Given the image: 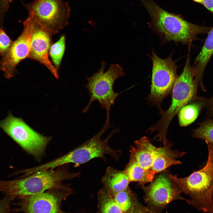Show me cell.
I'll return each mask as SVG.
<instances>
[{
	"instance_id": "20",
	"label": "cell",
	"mask_w": 213,
	"mask_h": 213,
	"mask_svg": "<svg viewBox=\"0 0 213 213\" xmlns=\"http://www.w3.org/2000/svg\"><path fill=\"white\" fill-rule=\"evenodd\" d=\"M65 37L62 35L59 40L51 44L49 54L52 61L53 65L57 69L61 64L65 47Z\"/></svg>"
},
{
	"instance_id": "2",
	"label": "cell",
	"mask_w": 213,
	"mask_h": 213,
	"mask_svg": "<svg viewBox=\"0 0 213 213\" xmlns=\"http://www.w3.org/2000/svg\"><path fill=\"white\" fill-rule=\"evenodd\" d=\"M148 12L151 24L164 42L173 41L190 46L201 34L208 33L212 27L199 26L163 9L153 0H138Z\"/></svg>"
},
{
	"instance_id": "25",
	"label": "cell",
	"mask_w": 213,
	"mask_h": 213,
	"mask_svg": "<svg viewBox=\"0 0 213 213\" xmlns=\"http://www.w3.org/2000/svg\"><path fill=\"white\" fill-rule=\"evenodd\" d=\"M128 213H154L146 206L141 204L136 199L130 211Z\"/></svg>"
},
{
	"instance_id": "28",
	"label": "cell",
	"mask_w": 213,
	"mask_h": 213,
	"mask_svg": "<svg viewBox=\"0 0 213 213\" xmlns=\"http://www.w3.org/2000/svg\"><path fill=\"white\" fill-rule=\"evenodd\" d=\"M194 1L203 5V0H192Z\"/></svg>"
},
{
	"instance_id": "21",
	"label": "cell",
	"mask_w": 213,
	"mask_h": 213,
	"mask_svg": "<svg viewBox=\"0 0 213 213\" xmlns=\"http://www.w3.org/2000/svg\"><path fill=\"white\" fill-rule=\"evenodd\" d=\"M194 138L204 140L213 145V120L201 123L199 127L193 130Z\"/></svg>"
},
{
	"instance_id": "29",
	"label": "cell",
	"mask_w": 213,
	"mask_h": 213,
	"mask_svg": "<svg viewBox=\"0 0 213 213\" xmlns=\"http://www.w3.org/2000/svg\"><path fill=\"white\" fill-rule=\"evenodd\" d=\"M212 207L213 208V191H212Z\"/></svg>"
},
{
	"instance_id": "22",
	"label": "cell",
	"mask_w": 213,
	"mask_h": 213,
	"mask_svg": "<svg viewBox=\"0 0 213 213\" xmlns=\"http://www.w3.org/2000/svg\"><path fill=\"white\" fill-rule=\"evenodd\" d=\"M13 42L3 28H0V56L3 57L7 53Z\"/></svg>"
},
{
	"instance_id": "3",
	"label": "cell",
	"mask_w": 213,
	"mask_h": 213,
	"mask_svg": "<svg viewBox=\"0 0 213 213\" xmlns=\"http://www.w3.org/2000/svg\"><path fill=\"white\" fill-rule=\"evenodd\" d=\"M199 86L195 79L188 54L183 69L178 76L173 87L170 106L167 109L162 110L160 112L162 115L160 119L146 131L149 133L156 132L155 140L163 142V144H166L168 142L166 138L167 131L175 116L183 107L191 102L203 99L197 96V88Z\"/></svg>"
},
{
	"instance_id": "15",
	"label": "cell",
	"mask_w": 213,
	"mask_h": 213,
	"mask_svg": "<svg viewBox=\"0 0 213 213\" xmlns=\"http://www.w3.org/2000/svg\"><path fill=\"white\" fill-rule=\"evenodd\" d=\"M208 35L201 51L195 58L192 67L196 81L202 84V78L206 65L213 54V27Z\"/></svg>"
},
{
	"instance_id": "23",
	"label": "cell",
	"mask_w": 213,
	"mask_h": 213,
	"mask_svg": "<svg viewBox=\"0 0 213 213\" xmlns=\"http://www.w3.org/2000/svg\"><path fill=\"white\" fill-rule=\"evenodd\" d=\"M14 200L12 197L7 196L0 199V213H9L11 204Z\"/></svg>"
},
{
	"instance_id": "19",
	"label": "cell",
	"mask_w": 213,
	"mask_h": 213,
	"mask_svg": "<svg viewBox=\"0 0 213 213\" xmlns=\"http://www.w3.org/2000/svg\"><path fill=\"white\" fill-rule=\"evenodd\" d=\"M112 194L114 201L125 213L130 212L137 199L135 194L129 187L122 191Z\"/></svg>"
},
{
	"instance_id": "11",
	"label": "cell",
	"mask_w": 213,
	"mask_h": 213,
	"mask_svg": "<svg viewBox=\"0 0 213 213\" xmlns=\"http://www.w3.org/2000/svg\"><path fill=\"white\" fill-rule=\"evenodd\" d=\"M112 126L110 122H105L103 126L96 134L69 152L68 158L70 162L75 164L76 166H78L96 158H101L107 162L105 157L106 154L118 161L121 151L112 148L108 144V141L113 135L119 131V129H114L105 139L102 140L101 139L103 135Z\"/></svg>"
},
{
	"instance_id": "4",
	"label": "cell",
	"mask_w": 213,
	"mask_h": 213,
	"mask_svg": "<svg viewBox=\"0 0 213 213\" xmlns=\"http://www.w3.org/2000/svg\"><path fill=\"white\" fill-rule=\"evenodd\" d=\"M68 164L38 172L16 180L0 182V192L14 199L19 197L34 195L49 189L60 187L62 182L79 177L80 172L72 173Z\"/></svg>"
},
{
	"instance_id": "24",
	"label": "cell",
	"mask_w": 213,
	"mask_h": 213,
	"mask_svg": "<svg viewBox=\"0 0 213 213\" xmlns=\"http://www.w3.org/2000/svg\"><path fill=\"white\" fill-rule=\"evenodd\" d=\"M12 0H0V28H2L4 17Z\"/></svg>"
},
{
	"instance_id": "27",
	"label": "cell",
	"mask_w": 213,
	"mask_h": 213,
	"mask_svg": "<svg viewBox=\"0 0 213 213\" xmlns=\"http://www.w3.org/2000/svg\"><path fill=\"white\" fill-rule=\"evenodd\" d=\"M203 5L213 14V0H203Z\"/></svg>"
},
{
	"instance_id": "13",
	"label": "cell",
	"mask_w": 213,
	"mask_h": 213,
	"mask_svg": "<svg viewBox=\"0 0 213 213\" xmlns=\"http://www.w3.org/2000/svg\"><path fill=\"white\" fill-rule=\"evenodd\" d=\"M33 20L28 17L23 22V30L13 43L7 53L0 60V69L7 79L13 77L15 68L22 60L28 58L31 46Z\"/></svg>"
},
{
	"instance_id": "6",
	"label": "cell",
	"mask_w": 213,
	"mask_h": 213,
	"mask_svg": "<svg viewBox=\"0 0 213 213\" xmlns=\"http://www.w3.org/2000/svg\"><path fill=\"white\" fill-rule=\"evenodd\" d=\"M106 65L102 62L98 72L87 78L88 82L85 85L88 90L90 99L87 105L83 110L86 113L92 103L97 101L101 107L106 109V120H110V112L112 106L121 93H116L113 89V85L116 80L124 75L123 68L118 64H111L109 69L104 71Z\"/></svg>"
},
{
	"instance_id": "8",
	"label": "cell",
	"mask_w": 213,
	"mask_h": 213,
	"mask_svg": "<svg viewBox=\"0 0 213 213\" xmlns=\"http://www.w3.org/2000/svg\"><path fill=\"white\" fill-rule=\"evenodd\" d=\"M172 54L164 59L158 57L153 51L151 56L152 63L150 92L147 97L150 103L156 106L160 112L164 98L172 92L178 76V66L172 58Z\"/></svg>"
},
{
	"instance_id": "10",
	"label": "cell",
	"mask_w": 213,
	"mask_h": 213,
	"mask_svg": "<svg viewBox=\"0 0 213 213\" xmlns=\"http://www.w3.org/2000/svg\"><path fill=\"white\" fill-rule=\"evenodd\" d=\"M72 193L68 185L34 195L16 198L14 204L17 207L13 209L16 212L24 213H63L61 209L62 202Z\"/></svg>"
},
{
	"instance_id": "16",
	"label": "cell",
	"mask_w": 213,
	"mask_h": 213,
	"mask_svg": "<svg viewBox=\"0 0 213 213\" xmlns=\"http://www.w3.org/2000/svg\"><path fill=\"white\" fill-rule=\"evenodd\" d=\"M101 182L104 188L113 194L126 189L130 183L124 170H119L110 166L106 168Z\"/></svg>"
},
{
	"instance_id": "9",
	"label": "cell",
	"mask_w": 213,
	"mask_h": 213,
	"mask_svg": "<svg viewBox=\"0 0 213 213\" xmlns=\"http://www.w3.org/2000/svg\"><path fill=\"white\" fill-rule=\"evenodd\" d=\"M0 127L23 149L37 159H40L51 138L35 131L21 118L10 112L0 121Z\"/></svg>"
},
{
	"instance_id": "5",
	"label": "cell",
	"mask_w": 213,
	"mask_h": 213,
	"mask_svg": "<svg viewBox=\"0 0 213 213\" xmlns=\"http://www.w3.org/2000/svg\"><path fill=\"white\" fill-rule=\"evenodd\" d=\"M206 143L208 148V158L202 169L184 178L170 174L169 176L181 193L189 197L185 201L187 203L203 212L213 213V145Z\"/></svg>"
},
{
	"instance_id": "18",
	"label": "cell",
	"mask_w": 213,
	"mask_h": 213,
	"mask_svg": "<svg viewBox=\"0 0 213 213\" xmlns=\"http://www.w3.org/2000/svg\"><path fill=\"white\" fill-rule=\"evenodd\" d=\"M102 213H125L114 201L112 194L104 188L98 193Z\"/></svg>"
},
{
	"instance_id": "1",
	"label": "cell",
	"mask_w": 213,
	"mask_h": 213,
	"mask_svg": "<svg viewBox=\"0 0 213 213\" xmlns=\"http://www.w3.org/2000/svg\"><path fill=\"white\" fill-rule=\"evenodd\" d=\"M134 143L135 146L130 147V156L138 170V184L141 186L151 182L156 174L165 171L172 165L181 164L176 159L185 153L172 150L173 144L169 143L163 147H156L146 136L135 141Z\"/></svg>"
},
{
	"instance_id": "12",
	"label": "cell",
	"mask_w": 213,
	"mask_h": 213,
	"mask_svg": "<svg viewBox=\"0 0 213 213\" xmlns=\"http://www.w3.org/2000/svg\"><path fill=\"white\" fill-rule=\"evenodd\" d=\"M169 175L162 172L155 176L149 185L141 186L144 192L146 206L154 213H161L166 206L174 200L186 201L180 195L181 192Z\"/></svg>"
},
{
	"instance_id": "14",
	"label": "cell",
	"mask_w": 213,
	"mask_h": 213,
	"mask_svg": "<svg viewBox=\"0 0 213 213\" xmlns=\"http://www.w3.org/2000/svg\"><path fill=\"white\" fill-rule=\"evenodd\" d=\"M32 20L31 49L28 58L35 60L43 65L56 78L58 79L57 69L50 61L48 56L52 44V36Z\"/></svg>"
},
{
	"instance_id": "17",
	"label": "cell",
	"mask_w": 213,
	"mask_h": 213,
	"mask_svg": "<svg viewBox=\"0 0 213 213\" xmlns=\"http://www.w3.org/2000/svg\"><path fill=\"white\" fill-rule=\"evenodd\" d=\"M203 106L202 101L188 104L183 107L178 112L180 125L185 127L194 122L198 116Z\"/></svg>"
},
{
	"instance_id": "26",
	"label": "cell",
	"mask_w": 213,
	"mask_h": 213,
	"mask_svg": "<svg viewBox=\"0 0 213 213\" xmlns=\"http://www.w3.org/2000/svg\"><path fill=\"white\" fill-rule=\"evenodd\" d=\"M204 106L207 108L209 114L213 115V96L207 99H203Z\"/></svg>"
},
{
	"instance_id": "7",
	"label": "cell",
	"mask_w": 213,
	"mask_h": 213,
	"mask_svg": "<svg viewBox=\"0 0 213 213\" xmlns=\"http://www.w3.org/2000/svg\"><path fill=\"white\" fill-rule=\"evenodd\" d=\"M24 5L28 17L52 36L68 24L70 10L62 0H35Z\"/></svg>"
}]
</instances>
